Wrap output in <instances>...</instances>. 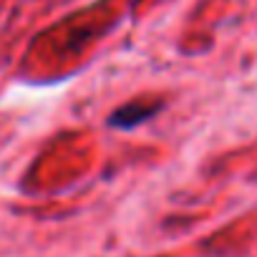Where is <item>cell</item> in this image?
Here are the masks:
<instances>
[{
	"mask_svg": "<svg viewBox=\"0 0 257 257\" xmlns=\"http://www.w3.org/2000/svg\"><path fill=\"white\" fill-rule=\"evenodd\" d=\"M162 108L159 101H128L123 103L121 108H116L111 116H108V126H116V128H134L139 123H144L147 118H152L157 111Z\"/></svg>",
	"mask_w": 257,
	"mask_h": 257,
	"instance_id": "1",
	"label": "cell"
}]
</instances>
